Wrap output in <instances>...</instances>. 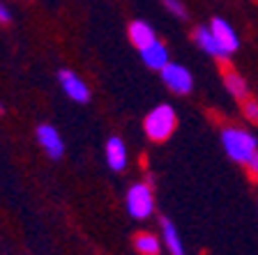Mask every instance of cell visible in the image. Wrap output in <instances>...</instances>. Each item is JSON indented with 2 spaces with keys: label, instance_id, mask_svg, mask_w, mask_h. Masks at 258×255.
Masks as SVG:
<instances>
[{
  "label": "cell",
  "instance_id": "6da1fadb",
  "mask_svg": "<svg viewBox=\"0 0 258 255\" xmlns=\"http://www.w3.org/2000/svg\"><path fill=\"white\" fill-rule=\"evenodd\" d=\"M221 147L228 154V159L242 165H247L258 152V143L253 138V133H249L247 129L240 127L221 129Z\"/></svg>",
  "mask_w": 258,
  "mask_h": 255
},
{
  "label": "cell",
  "instance_id": "7a4b0ae2",
  "mask_svg": "<svg viewBox=\"0 0 258 255\" xmlns=\"http://www.w3.org/2000/svg\"><path fill=\"white\" fill-rule=\"evenodd\" d=\"M177 129V113L171 104L155 106L143 120V131L152 143H166Z\"/></svg>",
  "mask_w": 258,
  "mask_h": 255
},
{
  "label": "cell",
  "instance_id": "3957f363",
  "mask_svg": "<svg viewBox=\"0 0 258 255\" xmlns=\"http://www.w3.org/2000/svg\"><path fill=\"white\" fill-rule=\"evenodd\" d=\"M124 207L127 214L136 221H145L155 214V193L152 186H148L145 182H136L129 186L127 196H124Z\"/></svg>",
  "mask_w": 258,
  "mask_h": 255
},
{
  "label": "cell",
  "instance_id": "277c9868",
  "mask_svg": "<svg viewBox=\"0 0 258 255\" xmlns=\"http://www.w3.org/2000/svg\"><path fill=\"white\" fill-rule=\"evenodd\" d=\"M159 74H161L164 85H166L173 95H191V90H194V76H191V71H189L184 64L168 62L166 67L159 71Z\"/></svg>",
  "mask_w": 258,
  "mask_h": 255
},
{
  "label": "cell",
  "instance_id": "5b68a950",
  "mask_svg": "<svg viewBox=\"0 0 258 255\" xmlns=\"http://www.w3.org/2000/svg\"><path fill=\"white\" fill-rule=\"evenodd\" d=\"M58 83H60V88H62V92L70 97L74 104H88V101H90V88H88L86 80L81 78L76 71L60 69L58 71Z\"/></svg>",
  "mask_w": 258,
  "mask_h": 255
},
{
  "label": "cell",
  "instance_id": "8992f818",
  "mask_svg": "<svg viewBox=\"0 0 258 255\" xmlns=\"http://www.w3.org/2000/svg\"><path fill=\"white\" fill-rule=\"evenodd\" d=\"M35 138H37L39 147L48 154V159L58 161L64 156V140L53 124H39V127L35 129Z\"/></svg>",
  "mask_w": 258,
  "mask_h": 255
},
{
  "label": "cell",
  "instance_id": "52a82bcc",
  "mask_svg": "<svg viewBox=\"0 0 258 255\" xmlns=\"http://www.w3.org/2000/svg\"><path fill=\"white\" fill-rule=\"evenodd\" d=\"M210 30L215 32L217 42H219V46L224 48V53L228 55V58H231L237 48H240V37H237V32L233 30V26L226 21V19L215 16V19H212V23H210Z\"/></svg>",
  "mask_w": 258,
  "mask_h": 255
},
{
  "label": "cell",
  "instance_id": "ba28073f",
  "mask_svg": "<svg viewBox=\"0 0 258 255\" xmlns=\"http://www.w3.org/2000/svg\"><path fill=\"white\" fill-rule=\"evenodd\" d=\"M194 42H196V46H199L203 53H208L210 58L228 60V55H226L224 48L219 46V42H217V37H215V32L210 30V26H196V28H194Z\"/></svg>",
  "mask_w": 258,
  "mask_h": 255
},
{
  "label": "cell",
  "instance_id": "9c48e42d",
  "mask_svg": "<svg viewBox=\"0 0 258 255\" xmlns=\"http://www.w3.org/2000/svg\"><path fill=\"white\" fill-rule=\"evenodd\" d=\"M139 53H141V60L145 62V67H148V69H155V71H161L168 62H171V55H168L166 44H161L159 39H155L150 46L141 48Z\"/></svg>",
  "mask_w": 258,
  "mask_h": 255
},
{
  "label": "cell",
  "instance_id": "30bf717a",
  "mask_svg": "<svg viewBox=\"0 0 258 255\" xmlns=\"http://www.w3.org/2000/svg\"><path fill=\"white\" fill-rule=\"evenodd\" d=\"M106 163L115 173H122L127 168V145L120 136H111L106 140Z\"/></svg>",
  "mask_w": 258,
  "mask_h": 255
},
{
  "label": "cell",
  "instance_id": "8fae6325",
  "mask_svg": "<svg viewBox=\"0 0 258 255\" xmlns=\"http://www.w3.org/2000/svg\"><path fill=\"white\" fill-rule=\"evenodd\" d=\"M127 35H129V42L134 44L139 51L141 48H145V46H150V44L157 39L155 28H152L148 21H141V19H136V21L129 23Z\"/></svg>",
  "mask_w": 258,
  "mask_h": 255
},
{
  "label": "cell",
  "instance_id": "7c38bea8",
  "mask_svg": "<svg viewBox=\"0 0 258 255\" xmlns=\"http://www.w3.org/2000/svg\"><path fill=\"white\" fill-rule=\"evenodd\" d=\"M161 241L166 244V250L171 255H187L184 241L180 239V232H177V228L168 218H161Z\"/></svg>",
  "mask_w": 258,
  "mask_h": 255
},
{
  "label": "cell",
  "instance_id": "4fadbf2b",
  "mask_svg": "<svg viewBox=\"0 0 258 255\" xmlns=\"http://www.w3.org/2000/svg\"><path fill=\"white\" fill-rule=\"evenodd\" d=\"M224 85H226V90H228V95H233L237 101H244L249 97V85L247 80L242 78L237 71L228 69L224 74Z\"/></svg>",
  "mask_w": 258,
  "mask_h": 255
},
{
  "label": "cell",
  "instance_id": "5bb4252c",
  "mask_svg": "<svg viewBox=\"0 0 258 255\" xmlns=\"http://www.w3.org/2000/svg\"><path fill=\"white\" fill-rule=\"evenodd\" d=\"M134 248L139 255H161V239L152 232L134 234Z\"/></svg>",
  "mask_w": 258,
  "mask_h": 255
},
{
  "label": "cell",
  "instance_id": "9a60e30c",
  "mask_svg": "<svg viewBox=\"0 0 258 255\" xmlns=\"http://www.w3.org/2000/svg\"><path fill=\"white\" fill-rule=\"evenodd\" d=\"M242 113H244V117H247L249 122L258 124V99H253V97L249 95L247 99L242 101Z\"/></svg>",
  "mask_w": 258,
  "mask_h": 255
},
{
  "label": "cell",
  "instance_id": "2e32d148",
  "mask_svg": "<svg viewBox=\"0 0 258 255\" xmlns=\"http://www.w3.org/2000/svg\"><path fill=\"white\" fill-rule=\"evenodd\" d=\"M161 3L175 19H187V7H184L182 0H161Z\"/></svg>",
  "mask_w": 258,
  "mask_h": 255
},
{
  "label": "cell",
  "instance_id": "e0dca14e",
  "mask_svg": "<svg viewBox=\"0 0 258 255\" xmlns=\"http://www.w3.org/2000/svg\"><path fill=\"white\" fill-rule=\"evenodd\" d=\"M0 23H3V26L12 23V10L5 5V3H0Z\"/></svg>",
  "mask_w": 258,
  "mask_h": 255
},
{
  "label": "cell",
  "instance_id": "ac0fdd59",
  "mask_svg": "<svg viewBox=\"0 0 258 255\" xmlns=\"http://www.w3.org/2000/svg\"><path fill=\"white\" fill-rule=\"evenodd\" d=\"M247 168H249V173H251L253 180H258V152H256V156H253V159L247 163Z\"/></svg>",
  "mask_w": 258,
  "mask_h": 255
},
{
  "label": "cell",
  "instance_id": "d6986e66",
  "mask_svg": "<svg viewBox=\"0 0 258 255\" xmlns=\"http://www.w3.org/2000/svg\"><path fill=\"white\" fill-rule=\"evenodd\" d=\"M3 111H5V106H3V101H0V115H3Z\"/></svg>",
  "mask_w": 258,
  "mask_h": 255
}]
</instances>
